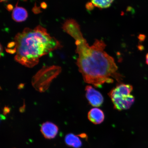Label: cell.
<instances>
[{
    "mask_svg": "<svg viewBox=\"0 0 148 148\" xmlns=\"http://www.w3.org/2000/svg\"><path fill=\"white\" fill-rule=\"evenodd\" d=\"M68 34L75 40L76 52L78 55L77 65L85 82L100 87L105 83L122 79L114 59L104 51L106 45L102 40H96L89 45L83 36L80 27L73 28Z\"/></svg>",
    "mask_w": 148,
    "mask_h": 148,
    "instance_id": "obj_1",
    "label": "cell"
},
{
    "mask_svg": "<svg viewBox=\"0 0 148 148\" xmlns=\"http://www.w3.org/2000/svg\"><path fill=\"white\" fill-rule=\"evenodd\" d=\"M14 40L15 60L29 68L36 65L40 57L62 47L60 42L40 25L33 29L25 28L16 35Z\"/></svg>",
    "mask_w": 148,
    "mask_h": 148,
    "instance_id": "obj_2",
    "label": "cell"
},
{
    "mask_svg": "<svg viewBox=\"0 0 148 148\" xmlns=\"http://www.w3.org/2000/svg\"><path fill=\"white\" fill-rule=\"evenodd\" d=\"M133 90L131 85L120 84L109 92L110 96L116 110H128L134 102L135 98L131 93Z\"/></svg>",
    "mask_w": 148,
    "mask_h": 148,
    "instance_id": "obj_3",
    "label": "cell"
},
{
    "mask_svg": "<svg viewBox=\"0 0 148 148\" xmlns=\"http://www.w3.org/2000/svg\"><path fill=\"white\" fill-rule=\"evenodd\" d=\"M60 67L56 66L44 67L33 77V86L38 91H45L53 79L60 73Z\"/></svg>",
    "mask_w": 148,
    "mask_h": 148,
    "instance_id": "obj_4",
    "label": "cell"
},
{
    "mask_svg": "<svg viewBox=\"0 0 148 148\" xmlns=\"http://www.w3.org/2000/svg\"><path fill=\"white\" fill-rule=\"evenodd\" d=\"M85 90L86 97L90 105L94 107H99L102 105L103 98L100 92L90 86H87Z\"/></svg>",
    "mask_w": 148,
    "mask_h": 148,
    "instance_id": "obj_5",
    "label": "cell"
},
{
    "mask_svg": "<svg viewBox=\"0 0 148 148\" xmlns=\"http://www.w3.org/2000/svg\"><path fill=\"white\" fill-rule=\"evenodd\" d=\"M40 130L44 137L51 139L56 136L58 134V128L54 123L46 122L42 125Z\"/></svg>",
    "mask_w": 148,
    "mask_h": 148,
    "instance_id": "obj_6",
    "label": "cell"
},
{
    "mask_svg": "<svg viewBox=\"0 0 148 148\" xmlns=\"http://www.w3.org/2000/svg\"><path fill=\"white\" fill-rule=\"evenodd\" d=\"M89 120L96 125L99 124L103 121L105 115L103 111L98 108H93L90 110L88 114Z\"/></svg>",
    "mask_w": 148,
    "mask_h": 148,
    "instance_id": "obj_7",
    "label": "cell"
},
{
    "mask_svg": "<svg viewBox=\"0 0 148 148\" xmlns=\"http://www.w3.org/2000/svg\"><path fill=\"white\" fill-rule=\"evenodd\" d=\"M27 16V11L23 7L16 6L13 10L12 17L15 21L19 23L25 21Z\"/></svg>",
    "mask_w": 148,
    "mask_h": 148,
    "instance_id": "obj_8",
    "label": "cell"
},
{
    "mask_svg": "<svg viewBox=\"0 0 148 148\" xmlns=\"http://www.w3.org/2000/svg\"><path fill=\"white\" fill-rule=\"evenodd\" d=\"M65 140L67 145L75 148H79L82 145V142L78 137L73 134L66 135Z\"/></svg>",
    "mask_w": 148,
    "mask_h": 148,
    "instance_id": "obj_9",
    "label": "cell"
},
{
    "mask_svg": "<svg viewBox=\"0 0 148 148\" xmlns=\"http://www.w3.org/2000/svg\"><path fill=\"white\" fill-rule=\"evenodd\" d=\"M114 0H91L94 6L98 8L104 9L110 7Z\"/></svg>",
    "mask_w": 148,
    "mask_h": 148,
    "instance_id": "obj_10",
    "label": "cell"
},
{
    "mask_svg": "<svg viewBox=\"0 0 148 148\" xmlns=\"http://www.w3.org/2000/svg\"><path fill=\"white\" fill-rule=\"evenodd\" d=\"M145 36H144V35H140V36L139 38L140 39V40H144L145 39Z\"/></svg>",
    "mask_w": 148,
    "mask_h": 148,
    "instance_id": "obj_11",
    "label": "cell"
},
{
    "mask_svg": "<svg viewBox=\"0 0 148 148\" xmlns=\"http://www.w3.org/2000/svg\"><path fill=\"white\" fill-rule=\"evenodd\" d=\"M146 62L148 65V53L146 56Z\"/></svg>",
    "mask_w": 148,
    "mask_h": 148,
    "instance_id": "obj_12",
    "label": "cell"
},
{
    "mask_svg": "<svg viewBox=\"0 0 148 148\" xmlns=\"http://www.w3.org/2000/svg\"><path fill=\"white\" fill-rule=\"evenodd\" d=\"M7 1V0H0V1H1V2H2L5 1Z\"/></svg>",
    "mask_w": 148,
    "mask_h": 148,
    "instance_id": "obj_13",
    "label": "cell"
}]
</instances>
